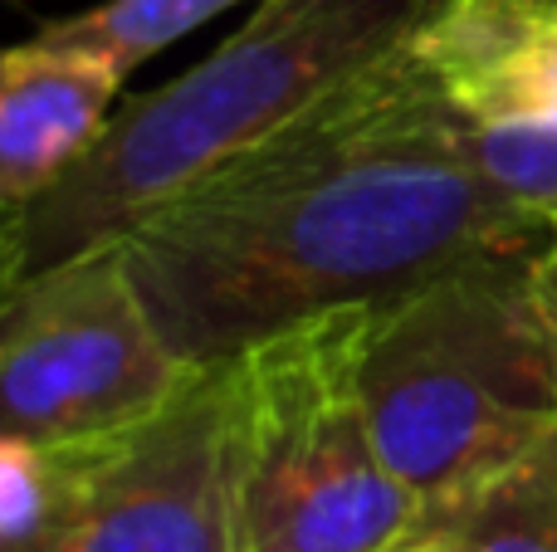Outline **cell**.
<instances>
[{
  "instance_id": "cell-2",
  "label": "cell",
  "mask_w": 557,
  "mask_h": 552,
  "mask_svg": "<svg viewBox=\"0 0 557 552\" xmlns=\"http://www.w3.org/2000/svg\"><path fill=\"white\" fill-rule=\"evenodd\" d=\"M435 0H260L221 49L113 108L94 152L10 221L25 279L137 215L386 59Z\"/></svg>"
},
{
  "instance_id": "cell-9",
  "label": "cell",
  "mask_w": 557,
  "mask_h": 552,
  "mask_svg": "<svg viewBox=\"0 0 557 552\" xmlns=\"http://www.w3.org/2000/svg\"><path fill=\"white\" fill-rule=\"evenodd\" d=\"M396 552H557V426L509 465L421 504Z\"/></svg>"
},
{
  "instance_id": "cell-3",
  "label": "cell",
  "mask_w": 557,
  "mask_h": 552,
  "mask_svg": "<svg viewBox=\"0 0 557 552\" xmlns=\"http://www.w3.org/2000/svg\"><path fill=\"white\" fill-rule=\"evenodd\" d=\"M533 250L474 254L367 309V421L421 504L509 465L557 426V372L529 279Z\"/></svg>"
},
{
  "instance_id": "cell-1",
  "label": "cell",
  "mask_w": 557,
  "mask_h": 552,
  "mask_svg": "<svg viewBox=\"0 0 557 552\" xmlns=\"http://www.w3.org/2000/svg\"><path fill=\"white\" fill-rule=\"evenodd\" d=\"M406 39L117 235L182 362L215 367L294 323L543 240L548 215L480 172Z\"/></svg>"
},
{
  "instance_id": "cell-4",
  "label": "cell",
  "mask_w": 557,
  "mask_h": 552,
  "mask_svg": "<svg viewBox=\"0 0 557 552\" xmlns=\"http://www.w3.org/2000/svg\"><path fill=\"white\" fill-rule=\"evenodd\" d=\"M367 309L294 323L231 357L235 552H396L421 499L362 401Z\"/></svg>"
},
{
  "instance_id": "cell-8",
  "label": "cell",
  "mask_w": 557,
  "mask_h": 552,
  "mask_svg": "<svg viewBox=\"0 0 557 552\" xmlns=\"http://www.w3.org/2000/svg\"><path fill=\"white\" fill-rule=\"evenodd\" d=\"M123 84V68L78 45H0V221L45 201L94 152Z\"/></svg>"
},
{
  "instance_id": "cell-10",
  "label": "cell",
  "mask_w": 557,
  "mask_h": 552,
  "mask_svg": "<svg viewBox=\"0 0 557 552\" xmlns=\"http://www.w3.org/2000/svg\"><path fill=\"white\" fill-rule=\"evenodd\" d=\"M231 5H240V0H98L78 15L39 25V35L59 39V45H78L117 64L123 74H133L137 64L162 54L172 39L201 29L206 20H215Z\"/></svg>"
},
{
  "instance_id": "cell-11",
  "label": "cell",
  "mask_w": 557,
  "mask_h": 552,
  "mask_svg": "<svg viewBox=\"0 0 557 552\" xmlns=\"http://www.w3.org/2000/svg\"><path fill=\"white\" fill-rule=\"evenodd\" d=\"M529 279H533V303H539L543 338H548V357L557 372V211H548V230H543L539 250H533Z\"/></svg>"
},
{
  "instance_id": "cell-6",
  "label": "cell",
  "mask_w": 557,
  "mask_h": 552,
  "mask_svg": "<svg viewBox=\"0 0 557 552\" xmlns=\"http://www.w3.org/2000/svg\"><path fill=\"white\" fill-rule=\"evenodd\" d=\"M0 552H235L231 362L137 426L49 446L45 499Z\"/></svg>"
},
{
  "instance_id": "cell-12",
  "label": "cell",
  "mask_w": 557,
  "mask_h": 552,
  "mask_svg": "<svg viewBox=\"0 0 557 552\" xmlns=\"http://www.w3.org/2000/svg\"><path fill=\"white\" fill-rule=\"evenodd\" d=\"M25 284V264H20L15 235H10V221H0V309L15 299V289Z\"/></svg>"
},
{
  "instance_id": "cell-7",
  "label": "cell",
  "mask_w": 557,
  "mask_h": 552,
  "mask_svg": "<svg viewBox=\"0 0 557 552\" xmlns=\"http://www.w3.org/2000/svg\"><path fill=\"white\" fill-rule=\"evenodd\" d=\"M480 172L557 211V0H435L406 39Z\"/></svg>"
},
{
  "instance_id": "cell-5",
  "label": "cell",
  "mask_w": 557,
  "mask_h": 552,
  "mask_svg": "<svg viewBox=\"0 0 557 552\" xmlns=\"http://www.w3.org/2000/svg\"><path fill=\"white\" fill-rule=\"evenodd\" d=\"M201 367L182 362L123 240L29 274L0 309V440L69 446L157 416Z\"/></svg>"
}]
</instances>
